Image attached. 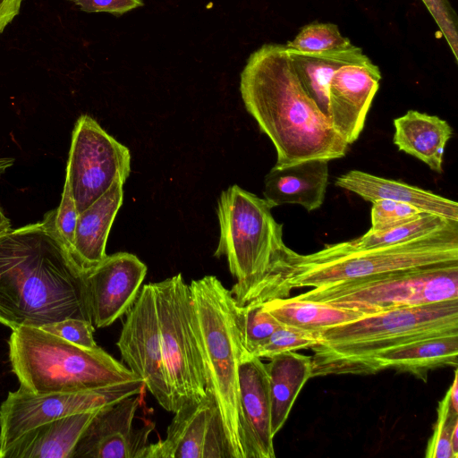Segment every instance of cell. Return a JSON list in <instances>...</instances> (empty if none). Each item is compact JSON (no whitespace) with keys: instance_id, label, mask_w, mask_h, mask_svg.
Segmentation results:
<instances>
[{"instance_id":"cell-23","label":"cell","mask_w":458,"mask_h":458,"mask_svg":"<svg viewBox=\"0 0 458 458\" xmlns=\"http://www.w3.org/2000/svg\"><path fill=\"white\" fill-rule=\"evenodd\" d=\"M394 143L399 150L424 162L437 173L443 172V157L452 128L445 120L415 110L394 120Z\"/></svg>"},{"instance_id":"cell-33","label":"cell","mask_w":458,"mask_h":458,"mask_svg":"<svg viewBox=\"0 0 458 458\" xmlns=\"http://www.w3.org/2000/svg\"><path fill=\"white\" fill-rule=\"evenodd\" d=\"M40 327L80 346L87 348L98 346L93 335V324L89 320L68 318L43 325Z\"/></svg>"},{"instance_id":"cell-22","label":"cell","mask_w":458,"mask_h":458,"mask_svg":"<svg viewBox=\"0 0 458 458\" xmlns=\"http://www.w3.org/2000/svg\"><path fill=\"white\" fill-rule=\"evenodd\" d=\"M458 334L427 337L398 345L377 355L369 369L374 374L386 369L407 372L426 382L428 373L458 364Z\"/></svg>"},{"instance_id":"cell-16","label":"cell","mask_w":458,"mask_h":458,"mask_svg":"<svg viewBox=\"0 0 458 458\" xmlns=\"http://www.w3.org/2000/svg\"><path fill=\"white\" fill-rule=\"evenodd\" d=\"M381 73L366 55L335 70L330 81L328 119L348 145L362 131Z\"/></svg>"},{"instance_id":"cell-7","label":"cell","mask_w":458,"mask_h":458,"mask_svg":"<svg viewBox=\"0 0 458 458\" xmlns=\"http://www.w3.org/2000/svg\"><path fill=\"white\" fill-rule=\"evenodd\" d=\"M8 347L20 386L33 394L71 393L140 379L101 347L80 346L41 327L12 330Z\"/></svg>"},{"instance_id":"cell-35","label":"cell","mask_w":458,"mask_h":458,"mask_svg":"<svg viewBox=\"0 0 458 458\" xmlns=\"http://www.w3.org/2000/svg\"><path fill=\"white\" fill-rule=\"evenodd\" d=\"M79 212L68 182L64 180L62 198L55 208V226L62 242L71 250L73 243Z\"/></svg>"},{"instance_id":"cell-12","label":"cell","mask_w":458,"mask_h":458,"mask_svg":"<svg viewBox=\"0 0 458 458\" xmlns=\"http://www.w3.org/2000/svg\"><path fill=\"white\" fill-rule=\"evenodd\" d=\"M116 345L127 368L143 381L145 388L158 404L165 411L174 412L165 369L152 283L141 287L127 311Z\"/></svg>"},{"instance_id":"cell-25","label":"cell","mask_w":458,"mask_h":458,"mask_svg":"<svg viewBox=\"0 0 458 458\" xmlns=\"http://www.w3.org/2000/svg\"><path fill=\"white\" fill-rule=\"evenodd\" d=\"M286 48L301 86L328 118V94L333 74L343 64L364 58L362 49L353 45L320 53Z\"/></svg>"},{"instance_id":"cell-28","label":"cell","mask_w":458,"mask_h":458,"mask_svg":"<svg viewBox=\"0 0 458 458\" xmlns=\"http://www.w3.org/2000/svg\"><path fill=\"white\" fill-rule=\"evenodd\" d=\"M285 46L303 53H320L346 48L352 44L342 36L335 24L313 22L302 27L294 39Z\"/></svg>"},{"instance_id":"cell-27","label":"cell","mask_w":458,"mask_h":458,"mask_svg":"<svg viewBox=\"0 0 458 458\" xmlns=\"http://www.w3.org/2000/svg\"><path fill=\"white\" fill-rule=\"evenodd\" d=\"M450 221L453 220L422 212L419 217L411 222L375 233H366L349 242L360 249L394 244L428 233Z\"/></svg>"},{"instance_id":"cell-38","label":"cell","mask_w":458,"mask_h":458,"mask_svg":"<svg viewBox=\"0 0 458 458\" xmlns=\"http://www.w3.org/2000/svg\"><path fill=\"white\" fill-rule=\"evenodd\" d=\"M445 395L448 399L450 409L454 412L458 413V371L456 369L454 370V377L453 383L447 390Z\"/></svg>"},{"instance_id":"cell-21","label":"cell","mask_w":458,"mask_h":458,"mask_svg":"<svg viewBox=\"0 0 458 458\" xmlns=\"http://www.w3.org/2000/svg\"><path fill=\"white\" fill-rule=\"evenodd\" d=\"M98 411L69 415L31 429L0 452V458H73Z\"/></svg>"},{"instance_id":"cell-29","label":"cell","mask_w":458,"mask_h":458,"mask_svg":"<svg viewBox=\"0 0 458 458\" xmlns=\"http://www.w3.org/2000/svg\"><path fill=\"white\" fill-rule=\"evenodd\" d=\"M241 322L243 344L250 353L282 326L264 310L263 303L241 307Z\"/></svg>"},{"instance_id":"cell-14","label":"cell","mask_w":458,"mask_h":458,"mask_svg":"<svg viewBox=\"0 0 458 458\" xmlns=\"http://www.w3.org/2000/svg\"><path fill=\"white\" fill-rule=\"evenodd\" d=\"M140 394L98 410L81 437L73 458H144L152 421L134 427Z\"/></svg>"},{"instance_id":"cell-37","label":"cell","mask_w":458,"mask_h":458,"mask_svg":"<svg viewBox=\"0 0 458 458\" xmlns=\"http://www.w3.org/2000/svg\"><path fill=\"white\" fill-rule=\"evenodd\" d=\"M21 2L22 0H0V35L19 13Z\"/></svg>"},{"instance_id":"cell-6","label":"cell","mask_w":458,"mask_h":458,"mask_svg":"<svg viewBox=\"0 0 458 458\" xmlns=\"http://www.w3.org/2000/svg\"><path fill=\"white\" fill-rule=\"evenodd\" d=\"M458 264V222L398 243L366 249L349 241L327 244L310 254L294 252L285 276L294 288L319 287L377 274Z\"/></svg>"},{"instance_id":"cell-36","label":"cell","mask_w":458,"mask_h":458,"mask_svg":"<svg viewBox=\"0 0 458 458\" xmlns=\"http://www.w3.org/2000/svg\"><path fill=\"white\" fill-rule=\"evenodd\" d=\"M78 5L81 10L87 13H109L114 16L142 6L141 0H68Z\"/></svg>"},{"instance_id":"cell-19","label":"cell","mask_w":458,"mask_h":458,"mask_svg":"<svg viewBox=\"0 0 458 458\" xmlns=\"http://www.w3.org/2000/svg\"><path fill=\"white\" fill-rule=\"evenodd\" d=\"M335 185L354 192L372 203L378 199L403 202L422 212L458 222L456 201L402 182L382 178L359 170H351L337 177Z\"/></svg>"},{"instance_id":"cell-26","label":"cell","mask_w":458,"mask_h":458,"mask_svg":"<svg viewBox=\"0 0 458 458\" xmlns=\"http://www.w3.org/2000/svg\"><path fill=\"white\" fill-rule=\"evenodd\" d=\"M263 308L282 325L311 333H319L365 316L330 304L296 297L273 299L264 302Z\"/></svg>"},{"instance_id":"cell-1","label":"cell","mask_w":458,"mask_h":458,"mask_svg":"<svg viewBox=\"0 0 458 458\" xmlns=\"http://www.w3.org/2000/svg\"><path fill=\"white\" fill-rule=\"evenodd\" d=\"M55 215L0 236V324L12 330L68 318L91 321L85 275L58 235Z\"/></svg>"},{"instance_id":"cell-10","label":"cell","mask_w":458,"mask_h":458,"mask_svg":"<svg viewBox=\"0 0 458 458\" xmlns=\"http://www.w3.org/2000/svg\"><path fill=\"white\" fill-rule=\"evenodd\" d=\"M141 379L98 388L55 394H33L21 386L8 393L0 405V452L26 432L61 418L97 411L142 394Z\"/></svg>"},{"instance_id":"cell-41","label":"cell","mask_w":458,"mask_h":458,"mask_svg":"<svg viewBox=\"0 0 458 458\" xmlns=\"http://www.w3.org/2000/svg\"><path fill=\"white\" fill-rule=\"evenodd\" d=\"M13 157H0V176L14 164Z\"/></svg>"},{"instance_id":"cell-5","label":"cell","mask_w":458,"mask_h":458,"mask_svg":"<svg viewBox=\"0 0 458 458\" xmlns=\"http://www.w3.org/2000/svg\"><path fill=\"white\" fill-rule=\"evenodd\" d=\"M189 285L206 392L217 406L230 458H247L238 377L246 349L241 307L215 276L192 280Z\"/></svg>"},{"instance_id":"cell-11","label":"cell","mask_w":458,"mask_h":458,"mask_svg":"<svg viewBox=\"0 0 458 458\" xmlns=\"http://www.w3.org/2000/svg\"><path fill=\"white\" fill-rule=\"evenodd\" d=\"M131 171L129 149L88 114L73 127L65 181L81 213L115 182L124 183Z\"/></svg>"},{"instance_id":"cell-39","label":"cell","mask_w":458,"mask_h":458,"mask_svg":"<svg viewBox=\"0 0 458 458\" xmlns=\"http://www.w3.org/2000/svg\"><path fill=\"white\" fill-rule=\"evenodd\" d=\"M11 228V222L0 207V236Z\"/></svg>"},{"instance_id":"cell-3","label":"cell","mask_w":458,"mask_h":458,"mask_svg":"<svg viewBox=\"0 0 458 458\" xmlns=\"http://www.w3.org/2000/svg\"><path fill=\"white\" fill-rule=\"evenodd\" d=\"M272 208L238 185L218 200L220 239L215 257L225 256L236 282L230 289L240 307L288 298L284 280L295 251L283 241Z\"/></svg>"},{"instance_id":"cell-15","label":"cell","mask_w":458,"mask_h":458,"mask_svg":"<svg viewBox=\"0 0 458 458\" xmlns=\"http://www.w3.org/2000/svg\"><path fill=\"white\" fill-rule=\"evenodd\" d=\"M147 266L135 255L117 252L85 274L92 324L106 327L127 313L141 289Z\"/></svg>"},{"instance_id":"cell-2","label":"cell","mask_w":458,"mask_h":458,"mask_svg":"<svg viewBox=\"0 0 458 458\" xmlns=\"http://www.w3.org/2000/svg\"><path fill=\"white\" fill-rule=\"evenodd\" d=\"M240 89L247 111L276 148V166L345 156L348 144L301 86L285 45L267 44L252 53Z\"/></svg>"},{"instance_id":"cell-32","label":"cell","mask_w":458,"mask_h":458,"mask_svg":"<svg viewBox=\"0 0 458 458\" xmlns=\"http://www.w3.org/2000/svg\"><path fill=\"white\" fill-rule=\"evenodd\" d=\"M456 423L458 413L450 409L448 399L445 395L438 404L437 420L427 445L426 457L457 458L451 445V434Z\"/></svg>"},{"instance_id":"cell-17","label":"cell","mask_w":458,"mask_h":458,"mask_svg":"<svg viewBox=\"0 0 458 458\" xmlns=\"http://www.w3.org/2000/svg\"><path fill=\"white\" fill-rule=\"evenodd\" d=\"M238 377L247 458H275L266 364L245 349Z\"/></svg>"},{"instance_id":"cell-20","label":"cell","mask_w":458,"mask_h":458,"mask_svg":"<svg viewBox=\"0 0 458 458\" xmlns=\"http://www.w3.org/2000/svg\"><path fill=\"white\" fill-rule=\"evenodd\" d=\"M123 185L115 182L105 194L78 216L70 254L84 275L106 257L108 234L123 204Z\"/></svg>"},{"instance_id":"cell-4","label":"cell","mask_w":458,"mask_h":458,"mask_svg":"<svg viewBox=\"0 0 458 458\" xmlns=\"http://www.w3.org/2000/svg\"><path fill=\"white\" fill-rule=\"evenodd\" d=\"M458 334V299L365 315L318 333L311 377L367 375L379 353L412 341Z\"/></svg>"},{"instance_id":"cell-13","label":"cell","mask_w":458,"mask_h":458,"mask_svg":"<svg viewBox=\"0 0 458 458\" xmlns=\"http://www.w3.org/2000/svg\"><path fill=\"white\" fill-rule=\"evenodd\" d=\"M165 438L148 445L144 458H230L220 414L207 394L182 404Z\"/></svg>"},{"instance_id":"cell-24","label":"cell","mask_w":458,"mask_h":458,"mask_svg":"<svg viewBox=\"0 0 458 458\" xmlns=\"http://www.w3.org/2000/svg\"><path fill=\"white\" fill-rule=\"evenodd\" d=\"M266 364L271 409V430L276 436L283 428L305 383L311 378L310 356L295 351L279 353Z\"/></svg>"},{"instance_id":"cell-9","label":"cell","mask_w":458,"mask_h":458,"mask_svg":"<svg viewBox=\"0 0 458 458\" xmlns=\"http://www.w3.org/2000/svg\"><path fill=\"white\" fill-rule=\"evenodd\" d=\"M167 382L175 411L207 395L190 285L182 274L152 283Z\"/></svg>"},{"instance_id":"cell-8","label":"cell","mask_w":458,"mask_h":458,"mask_svg":"<svg viewBox=\"0 0 458 458\" xmlns=\"http://www.w3.org/2000/svg\"><path fill=\"white\" fill-rule=\"evenodd\" d=\"M362 315L458 299V264L399 270L312 288L295 296Z\"/></svg>"},{"instance_id":"cell-40","label":"cell","mask_w":458,"mask_h":458,"mask_svg":"<svg viewBox=\"0 0 458 458\" xmlns=\"http://www.w3.org/2000/svg\"><path fill=\"white\" fill-rule=\"evenodd\" d=\"M451 445L454 454H455L456 457H458V423L454 425L451 434Z\"/></svg>"},{"instance_id":"cell-30","label":"cell","mask_w":458,"mask_h":458,"mask_svg":"<svg viewBox=\"0 0 458 458\" xmlns=\"http://www.w3.org/2000/svg\"><path fill=\"white\" fill-rule=\"evenodd\" d=\"M318 341V333L282 325L252 354L260 359H271L279 353L311 348Z\"/></svg>"},{"instance_id":"cell-18","label":"cell","mask_w":458,"mask_h":458,"mask_svg":"<svg viewBox=\"0 0 458 458\" xmlns=\"http://www.w3.org/2000/svg\"><path fill=\"white\" fill-rule=\"evenodd\" d=\"M327 159H310L291 165H274L264 179V199L270 208L297 204L308 211L324 202L328 185Z\"/></svg>"},{"instance_id":"cell-34","label":"cell","mask_w":458,"mask_h":458,"mask_svg":"<svg viewBox=\"0 0 458 458\" xmlns=\"http://www.w3.org/2000/svg\"><path fill=\"white\" fill-rule=\"evenodd\" d=\"M458 61V19L448 0H422Z\"/></svg>"},{"instance_id":"cell-31","label":"cell","mask_w":458,"mask_h":458,"mask_svg":"<svg viewBox=\"0 0 458 458\" xmlns=\"http://www.w3.org/2000/svg\"><path fill=\"white\" fill-rule=\"evenodd\" d=\"M371 226L367 232L375 233L386 231L419 217L422 211L403 202L378 199L372 203Z\"/></svg>"}]
</instances>
